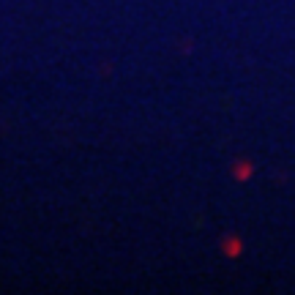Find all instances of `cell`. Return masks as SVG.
<instances>
[{
    "label": "cell",
    "mask_w": 295,
    "mask_h": 295,
    "mask_svg": "<svg viewBox=\"0 0 295 295\" xmlns=\"http://www.w3.org/2000/svg\"><path fill=\"white\" fill-rule=\"evenodd\" d=\"M249 175H251V164H240V167H238V178L246 180Z\"/></svg>",
    "instance_id": "obj_1"
},
{
    "label": "cell",
    "mask_w": 295,
    "mask_h": 295,
    "mask_svg": "<svg viewBox=\"0 0 295 295\" xmlns=\"http://www.w3.org/2000/svg\"><path fill=\"white\" fill-rule=\"evenodd\" d=\"M224 251H230V254H238V251H240V243H235V238H233V243H224Z\"/></svg>",
    "instance_id": "obj_2"
}]
</instances>
